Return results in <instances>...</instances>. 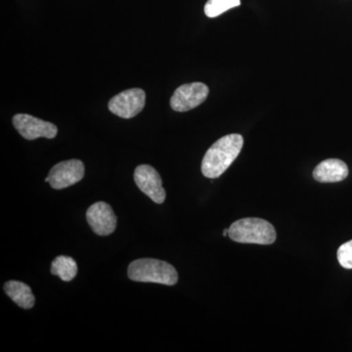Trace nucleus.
<instances>
[{
  "mask_svg": "<svg viewBox=\"0 0 352 352\" xmlns=\"http://www.w3.org/2000/svg\"><path fill=\"white\" fill-rule=\"evenodd\" d=\"M51 273L65 282H69L78 274V265L71 256H59L51 264Z\"/></svg>",
  "mask_w": 352,
  "mask_h": 352,
  "instance_id": "obj_12",
  "label": "nucleus"
},
{
  "mask_svg": "<svg viewBox=\"0 0 352 352\" xmlns=\"http://www.w3.org/2000/svg\"><path fill=\"white\" fill-rule=\"evenodd\" d=\"M48 176L53 189L67 188L82 179L85 176V164L80 160L61 162L51 168Z\"/></svg>",
  "mask_w": 352,
  "mask_h": 352,
  "instance_id": "obj_8",
  "label": "nucleus"
},
{
  "mask_svg": "<svg viewBox=\"0 0 352 352\" xmlns=\"http://www.w3.org/2000/svg\"><path fill=\"white\" fill-rule=\"evenodd\" d=\"M224 236H228V229H226L223 232Z\"/></svg>",
  "mask_w": 352,
  "mask_h": 352,
  "instance_id": "obj_15",
  "label": "nucleus"
},
{
  "mask_svg": "<svg viewBox=\"0 0 352 352\" xmlns=\"http://www.w3.org/2000/svg\"><path fill=\"white\" fill-rule=\"evenodd\" d=\"M210 89L205 83L192 82L176 88L170 98V107L175 112H187L198 107L208 98Z\"/></svg>",
  "mask_w": 352,
  "mask_h": 352,
  "instance_id": "obj_5",
  "label": "nucleus"
},
{
  "mask_svg": "<svg viewBox=\"0 0 352 352\" xmlns=\"http://www.w3.org/2000/svg\"><path fill=\"white\" fill-rule=\"evenodd\" d=\"M337 256L342 267L352 270V240L340 245L338 250Z\"/></svg>",
  "mask_w": 352,
  "mask_h": 352,
  "instance_id": "obj_14",
  "label": "nucleus"
},
{
  "mask_svg": "<svg viewBox=\"0 0 352 352\" xmlns=\"http://www.w3.org/2000/svg\"><path fill=\"white\" fill-rule=\"evenodd\" d=\"M134 182L145 195L156 204H163L166 200V190L163 187L161 176L151 166L141 164L134 171Z\"/></svg>",
  "mask_w": 352,
  "mask_h": 352,
  "instance_id": "obj_7",
  "label": "nucleus"
},
{
  "mask_svg": "<svg viewBox=\"0 0 352 352\" xmlns=\"http://www.w3.org/2000/svg\"><path fill=\"white\" fill-rule=\"evenodd\" d=\"M88 224L95 234L108 236L117 228V217L113 208L105 201H97L88 208L87 212Z\"/></svg>",
  "mask_w": 352,
  "mask_h": 352,
  "instance_id": "obj_9",
  "label": "nucleus"
},
{
  "mask_svg": "<svg viewBox=\"0 0 352 352\" xmlns=\"http://www.w3.org/2000/svg\"><path fill=\"white\" fill-rule=\"evenodd\" d=\"M146 94L141 88H131L116 95L108 104L109 110L122 119H132L145 107Z\"/></svg>",
  "mask_w": 352,
  "mask_h": 352,
  "instance_id": "obj_4",
  "label": "nucleus"
},
{
  "mask_svg": "<svg viewBox=\"0 0 352 352\" xmlns=\"http://www.w3.org/2000/svg\"><path fill=\"white\" fill-rule=\"evenodd\" d=\"M244 145L240 134H228L219 139L206 153L201 162V173L208 178H219L239 156Z\"/></svg>",
  "mask_w": 352,
  "mask_h": 352,
  "instance_id": "obj_1",
  "label": "nucleus"
},
{
  "mask_svg": "<svg viewBox=\"0 0 352 352\" xmlns=\"http://www.w3.org/2000/svg\"><path fill=\"white\" fill-rule=\"evenodd\" d=\"M228 237L243 244L271 245L276 241V230L267 220L248 217L237 220L228 229Z\"/></svg>",
  "mask_w": 352,
  "mask_h": 352,
  "instance_id": "obj_3",
  "label": "nucleus"
},
{
  "mask_svg": "<svg viewBox=\"0 0 352 352\" xmlns=\"http://www.w3.org/2000/svg\"><path fill=\"white\" fill-rule=\"evenodd\" d=\"M13 124L21 135L27 140H34L41 138L53 139L56 138L58 133L55 124L28 113H17L14 116Z\"/></svg>",
  "mask_w": 352,
  "mask_h": 352,
  "instance_id": "obj_6",
  "label": "nucleus"
},
{
  "mask_svg": "<svg viewBox=\"0 0 352 352\" xmlns=\"http://www.w3.org/2000/svg\"><path fill=\"white\" fill-rule=\"evenodd\" d=\"M129 279L143 283H157L173 286L178 282L177 271L171 264L154 258H141L129 266Z\"/></svg>",
  "mask_w": 352,
  "mask_h": 352,
  "instance_id": "obj_2",
  "label": "nucleus"
},
{
  "mask_svg": "<svg viewBox=\"0 0 352 352\" xmlns=\"http://www.w3.org/2000/svg\"><path fill=\"white\" fill-rule=\"evenodd\" d=\"M241 6V0H208L205 14L208 18L219 17L222 13Z\"/></svg>",
  "mask_w": 352,
  "mask_h": 352,
  "instance_id": "obj_13",
  "label": "nucleus"
},
{
  "mask_svg": "<svg viewBox=\"0 0 352 352\" xmlns=\"http://www.w3.org/2000/svg\"><path fill=\"white\" fill-rule=\"evenodd\" d=\"M3 288L6 295L20 307L24 308V309L34 307L36 298L32 294L31 287L28 286L27 284L11 280L4 284Z\"/></svg>",
  "mask_w": 352,
  "mask_h": 352,
  "instance_id": "obj_11",
  "label": "nucleus"
},
{
  "mask_svg": "<svg viewBox=\"0 0 352 352\" xmlns=\"http://www.w3.org/2000/svg\"><path fill=\"white\" fill-rule=\"evenodd\" d=\"M349 175V168L344 162L328 159L321 162L314 170V177L320 183L340 182Z\"/></svg>",
  "mask_w": 352,
  "mask_h": 352,
  "instance_id": "obj_10",
  "label": "nucleus"
}]
</instances>
